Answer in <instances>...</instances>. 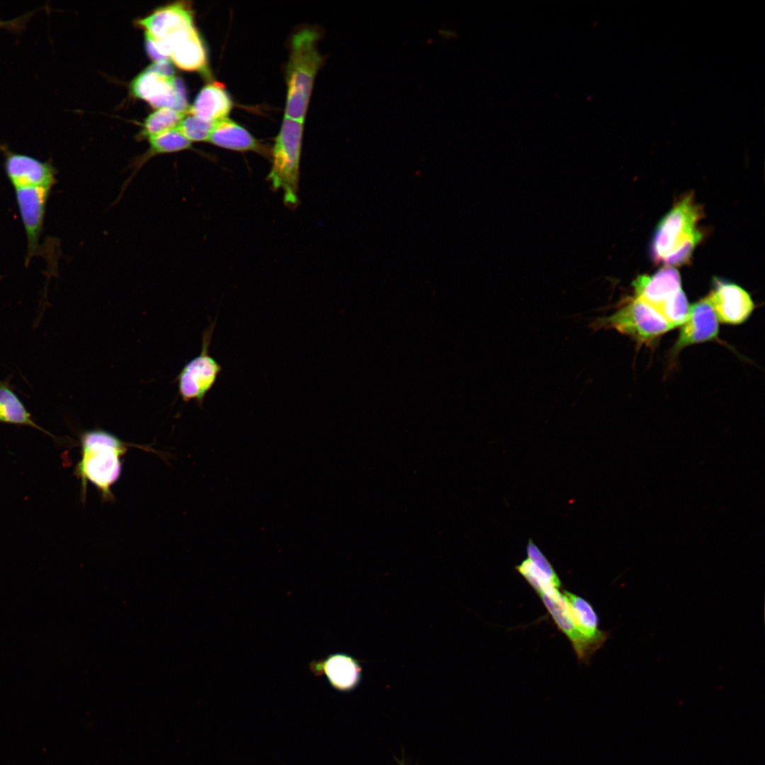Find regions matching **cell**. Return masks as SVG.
<instances>
[{
	"mask_svg": "<svg viewBox=\"0 0 765 765\" xmlns=\"http://www.w3.org/2000/svg\"><path fill=\"white\" fill-rule=\"evenodd\" d=\"M80 443L81 460L76 472L84 492L90 482L101 492L103 499H112L111 487L120 478L121 458L127 444L113 434L99 429L84 431Z\"/></svg>",
	"mask_w": 765,
	"mask_h": 765,
	"instance_id": "6da1fadb",
	"label": "cell"
},
{
	"mask_svg": "<svg viewBox=\"0 0 765 765\" xmlns=\"http://www.w3.org/2000/svg\"><path fill=\"white\" fill-rule=\"evenodd\" d=\"M318 39V33L312 28L301 29L291 39L285 118L302 122L305 119L314 81L323 63Z\"/></svg>",
	"mask_w": 765,
	"mask_h": 765,
	"instance_id": "7a4b0ae2",
	"label": "cell"
},
{
	"mask_svg": "<svg viewBox=\"0 0 765 765\" xmlns=\"http://www.w3.org/2000/svg\"><path fill=\"white\" fill-rule=\"evenodd\" d=\"M303 122L285 118L271 150L272 166L267 180L281 190L288 208L298 204V183Z\"/></svg>",
	"mask_w": 765,
	"mask_h": 765,
	"instance_id": "3957f363",
	"label": "cell"
},
{
	"mask_svg": "<svg viewBox=\"0 0 765 765\" xmlns=\"http://www.w3.org/2000/svg\"><path fill=\"white\" fill-rule=\"evenodd\" d=\"M702 210L691 194L682 198L662 219L654 232L651 245L652 260L659 264L697 230Z\"/></svg>",
	"mask_w": 765,
	"mask_h": 765,
	"instance_id": "277c9868",
	"label": "cell"
},
{
	"mask_svg": "<svg viewBox=\"0 0 765 765\" xmlns=\"http://www.w3.org/2000/svg\"><path fill=\"white\" fill-rule=\"evenodd\" d=\"M215 324L214 321L203 330L200 354L188 361L176 378L178 395L184 402L194 401L202 407L222 371V366L209 352Z\"/></svg>",
	"mask_w": 765,
	"mask_h": 765,
	"instance_id": "5b68a950",
	"label": "cell"
},
{
	"mask_svg": "<svg viewBox=\"0 0 765 765\" xmlns=\"http://www.w3.org/2000/svg\"><path fill=\"white\" fill-rule=\"evenodd\" d=\"M628 335L640 344L651 345L672 328L651 306L636 298H630L608 317L599 323Z\"/></svg>",
	"mask_w": 765,
	"mask_h": 765,
	"instance_id": "8992f818",
	"label": "cell"
},
{
	"mask_svg": "<svg viewBox=\"0 0 765 765\" xmlns=\"http://www.w3.org/2000/svg\"><path fill=\"white\" fill-rule=\"evenodd\" d=\"M131 94L148 102L152 107L171 108L181 112L188 110L182 81L144 69L130 84Z\"/></svg>",
	"mask_w": 765,
	"mask_h": 765,
	"instance_id": "52a82bcc",
	"label": "cell"
},
{
	"mask_svg": "<svg viewBox=\"0 0 765 765\" xmlns=\"http://www.w3.org/2000/svg\"><path fill=\"white\" fill-rule=\"evenodd\" d=\"M15 189L16 199L25 229L28 252L26 264L38 250L47 201L52 188L22 187Z\"/></svg>",
	"mask_w": 765,
	"mask_h": 765,
	"instance_id": "ba28073f",
	"label": "cell"
},
{
	"mask_svg": "<svg viewBox=\"0 0 765 765\" xmlns=\"http://www.w3.org/2000/svg\"><path fill=\"white\" fill-rule=\"evenodd\" d=\"M4 154L6 174L14 188L50 187L56 183L57 171L48 162L16 153L1 147Z\"/></svg>",
	"mask_w": 765,
	"mask_h": 765,
	"instance_id": "9c48e42d",
	"label": "cell"
},
{
	"mask_svg": "<svg viewBox=\"0 0 765 765\" xmlns=\"http://www.w3.org/2000/svg\"><path fill=\"white\" fill-rule=\"evenodd\" d=\"M713 290L708 295L718 321L740 324L752 313L754 304L749 294L732 283L715 278Z\"/></svg>",
	"mask_w": 765,
	"mask_h": 765,
	"instance_id": "30bf717a",
	"label": "cell"
},
{
	"mask_svg": "<svg viewBox=\"0 0 765 765\" xmlns=\"http://www.w3.org/2000/svg\"><path fill=\"white\" fill-rule=\"evenodd\" d=\"M145 34L156 40H165L194 28L191 7L186 1L175 2L154 11L137 21Z\"/></svg>",
	"mask_w": 765,
	"mask_h": 765,
	"instance_id": "8fae6325",
	"label": "cell"
},
{
	"mask_svg": "<svg viewBox=\"0 0 765 765\" xmlns=\"http://www.w3.org/2000/svg\"><path fill=\"white\" fill-rule=\"evenodd\" d=\"M719 332V321L708 296L690 307L686 321L681 326L679 337L673 347L674 354L696 344L715 339Z\"/></svg>",
	"mask_w": 765,
	"mask_h": 765,
	"instance_id": "7c38bea8",
	"label": "cell"
},
{
	"mask_svg": "<svg viewBox=\"0 0 765 765\" xmlns=\"http://www.w3.org/2000/svg\"><path fill=\"white\" fill-rule=\"evenodd\" d=\"M308 667L314 676L324 675L330 686L339 691H351L361 681L363 669L361 662L345 653L331 654L324 659L313 660Z\"/></svg>",
	"mask_w": 765,
	"mask_h": 765,
	"instance_id": "4fadbf2b",
	"label": "cell"
},
{
	"mask_svg": "<svg viewBox=\"0 0 765 765\" xmlns=\"http://www.w3.org/2000/svg\"><path fill=\"white\" fill-rule=\"evenodd\" d=\"M538 595L558 628L570 640L579 659L587 663L599 648L581 634L575 626L562 594L556 589Z\"/></svg>",
	"mask_w": 765,
	"mask_h": 765,
	"instance_id": "5bb4252c",
	"label": "cell"
},
{
	"mask_svg": "<svg viewBox=\"0 0 765 765\" xmlns=\"http://www.w3.org/2000/svg\"><path fill=\"white\" fill-rule=\"evenodd\" d=\"M633 286L635 298L654 310L681 289L680 275L672 266L662 268L652 276H638Z\"/></svg>",
	"mask_w": 765,
	"mask_h": 765,
	"instance_id": "9a60e30c",
	"label": "cell"
},
{
	"mask_svg": "<svg viewBox=\"0 0 765 765\" xmlns=\"http://www.w3.org/2000/svg\"><path fill=\"white\" fill-rule=\"evenodd\" d=\"M209 142L217 147L238 152H255L269 157L271 152L245 128L226 118L215 123Z\"/></svg>",
	"mask_w": 765,
	"mask_h": 765,
	"instance_id": "2e32d148",
	"label": "cell"
},
{
	"mask_svg": "<svg viewBox=\"0 0 765 765\" xmlns=\"http://www.w3.org/2000/svg\"><path fill=\"white\" fill-rule=\"evenodd\" d=\"M232 106L225 86L214 81L200 89L188 111L202 120L216 123L227 118Z\"/></svg>",
	"mask_w": 765,
	"mask_h": 765,
	"instance_id": "e0dca14e",
	"label": "cell"
},
{
	"mask_svg": "<svg viewBox=\"0 0 765 765\" xmlns=\"http://www.w3.org/2000/svg\"><path fill=\"white\" fill-rule=\"evenodd\" d=\"M170 58L181 69L204 73L208 72L206 50L195 27L175 40Z\"/></svg>",
	"mask_w": 765,
	"mask_h": 765,
	"instance_id": "ac0fdd59",
	"label": "cell"
},
{
	"mask_svg": "<svg viewBox=\"0 0 765 765\" xmlns=\"http://www.w3.org/2000/svg\"><path fill=\"white\" fill-rule=\"evenodd\" d=\"M572 619L581 634L600 649L609 638V632L599 628L598 616L591 605L582 597L563 591Z\"/></svg>",
	"mask_w": 765,
	"mask_h": 765,
	"instance_id": "d6986e66",
	"label": "cell"
},
{
	"mask_svg": "<svg viewBox=\"0 0 765 765\" xmlns=\"http://www.w3.org/2000/svg\"><path fill=\"white\" fill-rule=\"evenodd\" d=\"M0 422L30 426L50 434L35 422L8 380H0Z\"/></svg>",
	"mask_w": 765,
	"mask_h": 765,
	"instance_id": "ffe728a7",
	"label": "cell"
},
{
	"mask_svg": "<svg viewBox=\"0 0 765 765\" xmlns=\"http://www.w3.org/2000/svg\"><path fill=\"white\" fill-rule=\"evenodd\" d=\"M148 140L149 148L133 163V172L130 178L125 182V187L142 166L152 157L191 148V142L179 131L178 128L152 137Z\"/></svg>",
	"mask_w": 765,
	"mask_h": 765,
	"instance_id": "44dd1931",
	"label": "cell"
},
{
	"mask_svg": "<svg viewBox=\"0 0 765 765\" xmlns=\"http://www.w3.org/2000/svg\"><path fill=\"white\" fill-rule=\"evenodd\" d=\"M186 113L166 108L157 109L145 119L140 137L149 139L177 128Z\"/></svg>",
	"mask_w": 765,
	"mask_h": 765,
	"instance_id": "7402d4cb",
	"label": "cell"
},
{
	"mask_svg": "<svg viewBox=\"0 0 765 765\" xmlns=\"http://www.w3.org/2000/svg\"><path fill=\"white\" fill-rule=\"evenodd\" d=\"M690 307L685 293L681 289L655 310L674 329L681 327L686 321Z\"/></svg>",
	"mask_w": 765,
	"mask_h": 765,
	"instance_id": "603a6c76",
	"label": "cell"
},
{
	"mask_svg": "<svg viewBox=\"0 0 765 765\" xmlns=\"http://www.w3.org/2000/svg\"><path fill=\"white\" fill-rule=\"evenodd\" d=\"M215 124L214 122L202 120L187 111L178 129L190 142H208Z\"/></svg>",
	"mask_w": 765,
	"mask_h": 765,
	"instance_id": "cb8c5ba5",
	"label": "cell"
},
{
	"mask_svg": "<svg viewBox=\"0 0 765 765\" xmlns=\"http://www.w3.org/2000/svg\"><path fill=\"white\" fill-rule=\"evenodd\" d=\"M528 559L556 589H560L561 582L551 563L536 546L534 542L530 539L526 546Z\"/></svg>",
	"mask_w": 765,
	"mask_h": 765,
	"instance_id": "d4e9b609",
	"label": "cell"
},
{
	"mask_svg": "<svg viewBox=\"0 0 765 765\" xmlns=\"http://www.w3.org/2000/svg\"><path fill=\"white\" fill-rule=\"evenodd\" d=\"M703 238L700 230L696 231L689 239L667 255L662 260L667 266H679L689 261L692 252L697 244Z\"/></svg>",
	"mask_w": 765,
	"mask_h": 765,
	"instance_id": "484cf974",
	"label": "cell"
},
{
	"mask_svg": "<svg viewBox=\"0 0 765 765\" xmlns=\"http://www.w3.org/2000/svg\"><path fill=\"white\" fill-rule=\"evenodd\" d=\"M146 69L162 76L174 77V69L169 60L154 62Z\"/></svg>",
	"mask_w": 765,
	"mask_h": 765,
	"instance_id": "4316f807",
	"label": "cell"
},
{
	"mask_svg": "<svg viewBox=\"0 0 765 765\" xmlns=\"http://www.w3.org/2000/svg\"><path fill=\"white\" fill-rule=\"evenodd\" d=\"M438 33L445 38H453L455 35V32L450 29H440Z\"/></svg>",
	"mask_w": 765,
	"mask_h": 765,
	"instance_id": "83f0119b",
	"label": "cell"
},
{
	"mask_svg": "<svg viewBox=\"0 0 765 765\" xmlns=\"http://www.w3.org/2000/svg\"><path fill=\"white\" fill-rule=\"evenodd\" d=\"M399 765H405V764H404V762H403V761H399Z\"/></svg>",
	"mask_w": 765,
	"mask_h": 765,
	"instance_id": "f1b7e54d",
	"label": "cell"
}]
</instances>
